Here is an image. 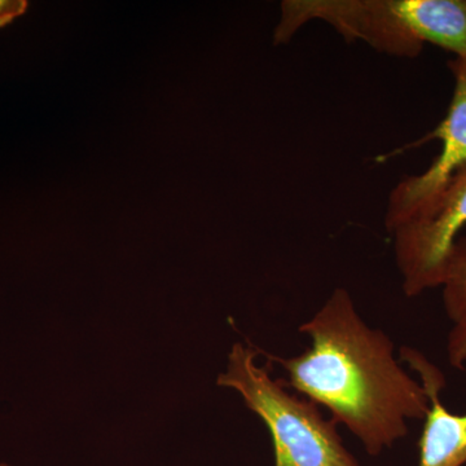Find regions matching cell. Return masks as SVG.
Listing matches in <instances>:
<instances>
[{
    "label": "cell",
    "instance_id": "cell-3",
    "mask_svg": "<svg viewBox=\"0 0 466 466\" xmlns=\"http://www.w3.org/2000/svg\"><path fill=\"white\" fill-rule=\"evenodd\" d=\"M259 350L235 343L217 385L238 391L265 422L274 441L275 466H360L343 446L337 422L315 401L288 391L268 368L257 366Z\"/></svg>",
    "mask_w": 466,
    "mask_h": 466
},
{
    "label": "cell",
    "instance_id": "cell-8",
    "mask_svg": "<svg viewBox=\"0 0 466 466\" xmlns=\"http://www.w3.org/2000/svg\"><path fill=\"white\" fill-rule=\"evenodd\" d=\"M30 7L27 0H0V29L23 17Z\"/></svg>",
    "mask_w": 466,
    "mask_h": 466
},
{
    "label": "cell",
    "instance_id": "cell-6",
    "mask_svg": "<svg viewBox=\"0 0 466 466\" xmlns=\"http://www.w3.org/2000/svg\"><path fill=\"white\" fill-rule=\"evenodd\" d=\"M400 363L416 370L431 408L419 441V466H462L466 464V412L452 413L443 406L441 392L446 379L440 368L416 349L403 346Z\"/></svg>",
    "mask_w": 466,
    "mask_h": 466
},
{
    "label": "cell",
    "instance_id": "cell-5",
    "mask_svg": "<svg viewBox=\"0 0 466 466\" xmlns=\"http://www.w3.org/2000/svg\"><path fill=\"white\" fill-rule=\"evenodd\" d=\"M449 67L455 81L452 100L443 121L428 137L440 140L441 153L424 173L406 177L394 187L385 214L388 232L419 213L466 168V61L453 58Z\"/></svg>",
    "mask_w": 466,
    "mask_h": 466
},
{
    "label": "cell",
    "instance_id": "cell-1",
    "mask_svg": "<svg viewBox=\"0 0 466 466\" xmlns=\"http://www.w3.org/2000/svg\"><path fill=\"white\" fill-rule=\"evenodd\" d=\"M311 346L297 357L266 355L287 372V388L327 408L379 456L408 434V420H425L431 401L421 382L394 358V343L368 327L349 291L337 288L309 321L299 325Z\"/></svg>",
    "mask_w": 466,
    "mask_h": 466
},
{
    "label": "cell",
    "instance_id": "cell-2",
    "mask_svg": "<svg viewBox=\"0 0 466 466\" xmlns=\"http://www.w3.org/2000/svg\"><path fill=\"white\" fill-rule=\"evenodd\" d=\"M311 21L390 56L416 58L431 43L466 61V0H284L274 45Z\"/></svg>",
    "mask_w": 466,
    "mask_h": 466
},
{
    "label": "cell",
    "instance_id": "cell-9",
    "mask_svg": "<svg viewBox=\"0 0 466 466\" xmlns=\"http://www.w3.org/2000/svg\"><path fill=\"white\" fill-rule=\"evenodd\" d=\"M0 466H9V465H5V464H0Z\"/></svg>",
    "mask_w": 466,
    "mask_h": 466
},
{
    "label": "cell",
    "instance_id": "cell-4",
    "mask_svg": "<svg viewBox=\"0 0 466 466\" xmlns=\"http://www.w3.org/2000/svg\"><path fill=\"white\" fill-rule=\"evenodd\" d=\"M466 226V168L403 225L389 232L407 297L440 288L444 265Z\"/></svg>",
    "mask_w": 466,
    "mask_h": 466
},
{
    "label": "cell",
    "instance_id": "cell-7",
    "mask_svg": "<svg viewBox=\"0 0 466 466\" xmlns=\"http://www.w3.org/2000/svg\"><path fill=\"white\" fill-rule=\"evenodd\" d=\"M443 306L447 317L453 323L447 341V357L456 370L466 367V238H459L453 244L443 279Z\"/></svg>",
    "mask_w": 466,
    "mask_h": 466
}]
</instances>
